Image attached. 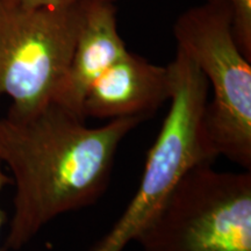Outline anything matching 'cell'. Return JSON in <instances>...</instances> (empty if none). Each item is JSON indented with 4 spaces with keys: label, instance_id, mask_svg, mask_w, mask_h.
<instances>
[{
    "label": "cell",
    "instance_id": "6da1fadb",
    "mask_svg": "<svg viewBox=\"0 0 251 251\" xmlns=\"http://www.w3.org/2000/svg\"><path fill=\"white\" fill-rule=\"evenodd\" d=\"M140 118L89 127L51 101L0 118V161L15 185L6 250H19L58 216L92 206L107 190L119 147Z\"/></svg>",
    "mask_w": 251,
    "mask_h": 251
},
{
    "label": "cell",
    "instance_id": "7a4b0ae2",
    "mask_svg": "<svg viewBox=\"0 0 251 251\" xmlns=\"http://www.w3.org/2000/svg\"><path fill=\"white\" fill-rule=\"evenodd\" d=\"M170 107L147 155L140 185L107 235L91 251H122L151 221L188 170L216 158L207 142L203 115L209 86L180 50L168 65Z\"/></svg>",
    "mask_w": 251,
    "mask_h": 251
},
{
    "label": "cell",
    "instance_id": "3957f363",
    "mask_svg": "<svg viewBox=\"0 0 251 251\" xmlns=\"http://www.w3.org/2000/svg\"><path fill=\"white\" fill-rule=\"evenodd\" d=\"M174 35L212 89L203 115L209 147L216 157L251 170V62L235 41L230 12L207 2L187 8Z\"/></svg>",
    "mask_w": 251,
    "mask_h": 251
},
{
    "label": "cell",
    "instance_id": "277c9868",
    "mask_svg": "<svg viewBox=\"0 0 251 251\" xmlns=\"http://www.w3.org/2000/svg\"><path fill=\"white\" fill-rule=\"evenodd\" d=\"M135 241L142 251H251V170L193 166Z\"/></svg>",
    "mask_w": 251,
    "mask_h": 251
},
{
    "label": "cell",
    "instance_id": "5b68a950",
    "mask_svg": "<svg viewBox=\"0 0 251 251\" xmlns=\"http://www.w3.org/2000/svg\"><path fill=\"white\" fill-rule=\"evenodd\" d=\"M81 2L28 8L0 0V98L26 113L55 101L67 75L81 20Z\"/></svg>",
    "mask_w": 251,
    "mask_h": 251
},
{
    "label": "cell",
    "instance_id": "8992f818",
    "mask_svg": "<svg viewBox=\"0 0 251 251\" xmlns=\"http://www.w3.org/2000/svg\"><path fill=\"white\" fill-rule=\"evenodd\" d=\"M168 65L153 64L127 51L93 81L84 97L85 119L117 120L151 117L170 99Z\"/></svg>",
    "mask_w": 251,
    "mask_h": 251
},
{
    "label": "cell",
    "instance_id": "52a82bcc",
    "mask_svg": "<svg viewBox=\"0 0 251 251\" xmlns=\"http://www.w3.org/2000/svg\"><path fill=\"white\" fill-rule=\"evenodd\" d=\"M127 51L119 33L114 4L83 0L76 43L55 101L83 117L81 106L87 90Z\"/></svg>",
    "mask_w": 251,
    "mask_h": 251
},
{
    "label": "cell",
    "instance_id": "ba28073f",
    "mask_svg": "<svg viewBox=\"0 0 251 251\" xmlns=\"http://www.w3.org/2000/svg\"><path fill=\"white\" fill-rule=\"evenodd\" d=\"M205 2L227 8L237 47L251 62V0H206Z\"/></svg>",
    "mask_w": 251,
    "mask_h": 251
},
{
    "label": "cell",
    "instance_id": "9c48e42d",
    "mask_svg": "<svg viewBox=\"0 0 251 251\" xmlns=\"http://www.w3.org/2000/svg\"><path fill=\"white\" fill-rule=\"evenodd\" d=\"M28 8H67L79 4L81 0H18Z\"/></svg>",
    "mask_w": 251,
    "mask_h": 251
},
{
    "label": "cell",
    "instance_id": "30bf717a",
    "mask_svg": "<svg viewBox=\"0 0 251 251\" xmlns=\"http://www.w3.org/2000/svg\"><path fill=\"white\" fill-rule=\"evenodd\" d=\"M2 166L4 165H2L1 161H0V192H1V190L5 187L6 184L11 183V178H9V176L5 174ZM1 225H2V213L0 211V228H1Z\"/></svg>",
    "mask_w": 251,
    "mask_h": 251
},
{
    "label": "cell",
    "instance_id": "8fae6325",
    "mask_svg": "<svg viewBox=\"0 0 251 251\" xmlns=\"http://www.w3.org/2000/svg\"><path fill=\"white\" fill-rule=\"evenodd\" d=\"M98 1H105V2H112V4H114L115 1H118V0H98Z\"/></svg>",
    "mask_w": 251,
    "mask_h": 251
}]
</instances>
